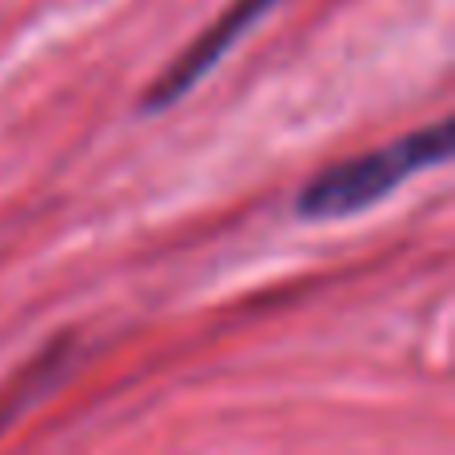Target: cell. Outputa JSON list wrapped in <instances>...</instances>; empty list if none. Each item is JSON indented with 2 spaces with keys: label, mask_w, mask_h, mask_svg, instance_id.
<instances>
[{
  "label": "cell",
  "mask_w": 455,
  "mask_h": 455,
  "mask_svg": "<svg viewBox=\"0 0 455 455\" xmlns=\"http://www.w3.org/2000/svg\"><path fill=\"white\" fill-rule=\"evenodd\" d=\"M451 160V124L435 120L427 128L400 136L395 144L371 148L363 156H352L344 164L323 168L320 176L299 188L296 212L304 220H344V216L368 212L384 196H392L400 184H408L416 172L440 168Z\"/></svg>",
  "instance_id": "obj_1"
},
{
  "label": "cell",
  "mask_w": 455,
  "mask_h": 455,
  "mask_svg": "<svg viewBox=\"0 0 455 455\" xmlns=\"http://www.w3.org/2000/svg\"><path fill=\"white\" fill-rule=\"evenodd\" d=\"M280 4V0H235L232 8L220 16V20L212 24L208 32H200L196 40H192L188 48H184L180 56H176L172 64H168L164 72H160V80L144 92V112H164L172 108L180 96H188L192 88L200 84V80L208 76V72L216 68V64L224 60L228 52H232L235 44L243 40V32L256 28L259 20H264L272 8Z\"/></svg>",
  "instance_id": "obj_2"
}]
</instances>
